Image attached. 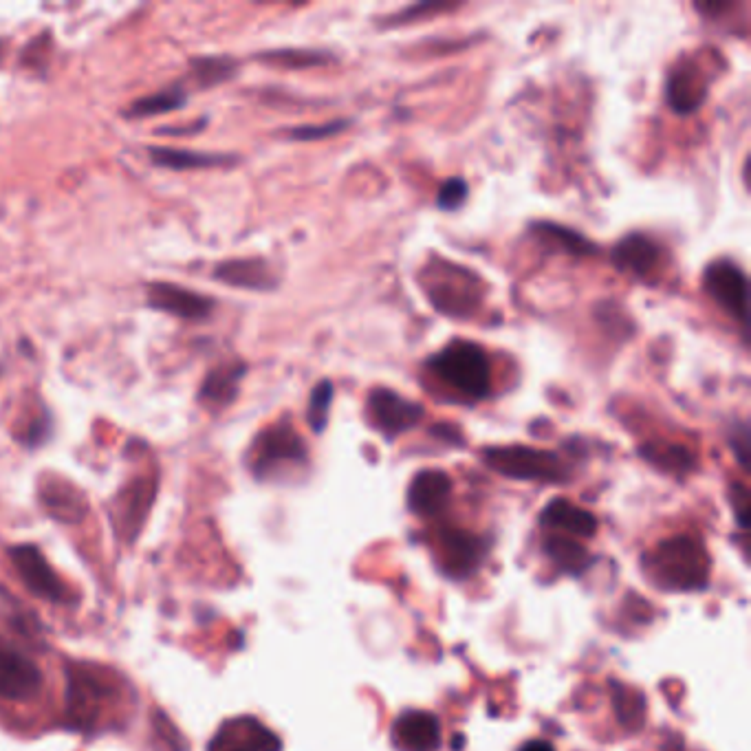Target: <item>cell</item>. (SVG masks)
Masks as SVG:
<instances>
[{
    "label": "cell",
    "mask_w": 751,
    "mask_h": 751,
    "mask_svg": "<svg viewBox=\"0 0 751 751\" xmlns=\"http://www.w3.org/2000/svg\"><path fill=\"white\" fill-rule=\"evenodd\" d=\"M368 415L379 432L386 434L388 439H395L419 426L426 412L417 401H410L388 388H375L368 395Z\"/></svg>",
    "instance_id": "7"
},
{
    "label": "cell",
    "mask_w": 751,
    "mask_h": 751,
    "mask_svg": "<svg viewBox=\"0 0 751 751\" xmlns=\"http://www.w3.org/2000/svg\"><path fill=\"white\" fill-rule=\"evenodd\" d=\"M245 364H225L214 368L203 379L199 390V401L212 410H223L232 404L238 393V384L245 377Z\"/></svg>",
    "instance_id": "19"
},
{
    "label": "cell",
    "mask_w": 751,
    "mask_h": 751,
    "mask_svg": "<svg viewBox=\"0 0 751 751\" xmlns=\"http://www.w3.org/2000/svg\"><path fill=\"white\" fill-rule=\"evenodd\" d=\"M734 507H736V514H738V522H740V527H747L749 525V494H747V489L745 487H740V485H736L734 487Z\"/></svg>",
    "instance_id": "33"
},
{
    "label": "cell",
    "mask_w": 751,
    "mask_h": 751,
    "mask_svg": "<svg viewBox=\"0 0 751 751\" xmlns=\"http://www.w3.org/2000/svg\"><path fill=\"white\" fill-rule=\"evenodd\" d=\"M148 304L152 309L177 315V318L190 322L210 318V313L214 311V302L208 296L170 285V282H152V285H148Z\"/></svg>",
    "instance_id": "10"
},
{
    "label": "cell",
    "mask_w": 751,
    "mask_h": 751,
    "mask_svg": "<svg viewBox=\"0 0 751 751\" xmlns=\"http://www.w3.org/2000/svg\"><path fill=\"white\" fill-rule=\"evenodd\" d=\"M661 258L659 245L644 234H628L613 249V263L619 271L633 276H648Z\"/></svg>",
    "instance_id": "18"
},
{
    "label": "cell",
    "mask_w": 751,
    "mask_h": 751,
    "mask_svg": "<svg viewBox=\"0 0 751 751\" xmlns=\"http://www.w3.org/2000/svg\"><path fill=\"white\" fill-rule=\"evenodd\" d=\"M483 461L494 472L516 481L562 483L569 478V467L555 452L527 448V445H496L483 452Z\"/></svg>",
    "instance_id": "3"
},
{
    "label": "cell",
    "mask_w": 751,
    "mask_h": 751,
    "mask_svg": "<svg viewBox=\"0 0 751 751\" xmlns=\"http://www.w3.org/2000/svg\"><path fill=\"white\" fill-rule=\"evenodd\" d=\"M40 496L45 507L62 522L80 520L86 514V503L82 494L71 483H64L60 478L42 485Z\"/></svg>",
    "instance_id": "21"
},
{
    "label": "cell",
    "mask_w": 751,
    "mask_h": 751,
    "mask_svg": "<svg viewBox=\"0 0 751 751\" xmlns=\"http://www.w3.org/2000/svg\"><path fill=\"white\" fill-rule=\"evenodd\" d=\"M188 102V93L181 86H172V89H163L159 93H152L135 100L126 111L128 117H152V115H166L183 108Z\"/></svg>",
    "instance_id": "24"
},
{
    "label": "cell",
    "mask_w": 751,
    "mask_h": 751,
    "mask_svg": "<svg viewBox=\"0 0 751 751\" xmlns=\"http://www.w3.org/2000/svg\"><path fill=\"white\" fill-rule=\"evenodd\" d=\"M439 547L443 569L454 578L472 575L485 558V542L463 529H443L439 533Z\"/></svg>",
    "instance_id": "11"
},
{
    "label": "cell",
    "mask_w": 751,
    "mask_h": 751,
    "mask_svg": "<svg viewBox=\"0 0 751 751\" xmlns=\"http://www.w3.org/2000/svg\"><path fill=\"white\" fill-rule=\"evenodd\" d=\"M12 562L18 569L20 578L27 584V589L31 593H36L40 597H45L49 602H67L69 600V591L64 589V584L53 569L47 564L45 555H42L36 547L31 544H23V547H14L12 551Z\"/></svg>",
    "instance_id": "9"
},
{
    "label": "cell",
    "mask_w": 751,
    "mask_h": 751,
    "mask_svg": "<svg viewBox=\"0 0 751 751\" xmlns=\"http://www.w3.org/2000/svg\"><path fill=\"white\" fill-rule=\"evenodd\" d=\"M393 743L401 751H437L441 747V723L430 712L408 710L393 723Z\"/></svg>",
    "instance_id": "13"
},
{
    "label": "cell",
    "mask_w": 751,
    "mask_h": 751,
    "mask_svg": "<svg viewBox=\"0 0 751 751\" xmlns=\"http://www.w3.org/2000/svg\"><path fill=\"white\" fill-rule=\"evenodd\" d=\"M210 751H280V738L256 718H234L221 727Z\"/></svg>",
    "instance_id": "12"
},
{
    "label": "cell",
    "mask_w": 751,
    "mask_h": 751,
    "mask_svg": "<svg viewBox=\"0 0 751 751\" xmlns=\"http://www.w3.org/2000/svg\"><path fill=\"white\" fill-rule=\"evenodd\" d=\"M428 368L467 399H483L492 390V368L478 344L452 342L430 359Z\"/></svg>",
    "instance_id": "2"
},
{
    "label": "cell",
    "mask_w": 751,
    "mask_h": 751,
    "mask_svg": "<svg viewBox=\"0 0 751 751\" xmlns=\"http://www.w3.org/2000/svg\"><path fill=\"white\" fill-rule=\"evenodd\" d=\"M518 751H555L549 740H529V743L522 745Z\"/></svg>",
    "instance_id": "35"
},
{
    "label": "cell",
    "mask_w": 751,
    "mask_h": 751,
    "mask_svg": "<svg viewBox=\"0 0 751 751\" xmlns=\"http://www.w3.org/2000/svg\"><path fill=\"white\" fill-rule=\"evenodd\" d=\"M333 384L329 379H324L318 386L313 388L311 399H309V423L315 432H322L326 428V421H329V412L333 404Z\"/></svg>",
    "instance_id": "28"
},
{
    "label": "cell",
    "mask_w": 751,
    "mask_h": 751,
    "mask_svg": "<svg viewBox=\"0 0 751 751\" xmlns=\"http://www.w3.org/2000/svg\"><path fill=\"white\" fill-rule=\"evenodd\" d=\"M234 75H236V62L232 58L212 56V58L192 60V78L197 80L203 89H210V86L232 80Z\"/></svg>",
    "instance_id": "26"
},
{
    "label": "cell",
    "mask_w": 751,
    "mask_h": 751,
    "mask_svg": "<svg viewBox=\"0 0 751 751\" xmlns=\"http://www.w3.org/2000/svg\"><path fill=\"white\" fill-rule=\"evenodd\" d=\"M467 194H470V190H467V183L463 179H450L441 185L437 205L445 212H454L465 203Z\"/></svg>",
    "instance_id": "30"
},
{
    "label": "cell",
    "mask_w": 751,
    "mask_h": 751,
    "mask_svg": "<svg viewBox=\"0 0 751 751\" xmlns=\"http://www.w3.org/2000/svg\"><path fill=\"white\" fill-rule=\"evenodd\" d=\"M533 232H536L538 236H544L551 245H558L562 252H569L573 256H589V254L595 252L593 243L586 241L582 234L567 230V227L540 223V225L533 227Z\"/></svg>",
    "instance_id": "27"
},
{
    "label": "cell",
    "mask_w": 751,
    "mask_h": 751,
    "mask_svg": "<svg viewBox=\"0 0 751 751\" xmlns=\"http://www.w3.org/2000/svg\"><path fill=\"white\" fill-rule=\"evenodd\" d=\"M544 553H547L562 571L569 573H582L591 562L589 551L584 549V544L580 540L560 536V533H551V536L544 540Z\"/></svg>",
    "instance_id": "22"
},
{
    "label": "cell",
    "mask_w": 751,
    "mask_h": 751,
    "mask_svg": "<svg viewBox=\"0 0 751 751\" xmlns=\"http://www.w3.org/2000/svg\"><path fill=\"white\" fill-rule=\"evenodd\" d=\"M641 456L652 465H657L659 470L670 474H688L696 465L694 454L690 450L672 443H648L641 448Z\"/></svg>",
    "instance_id": "23"
},
{
    "label": "cell",
    "mask_w": 751,
    "mask_h": 751,
    "mask_svg": "<svg viewBox=\"0 0 751 751\" xmlns=\"http://www.w3.org/2000/svg\"><path fill=\"white\" fill-rule=\"evenodd\" d=\"M540 525L553 533H569V538H593L597 533V518L564 498H555L542 509Z\"/></svg>",
    "instance_id": "17"
},
{
    "label": "cell",
    "mask_w": 751,
    "mask_h": 751,
    "mask_svg": "<svg viewBox=\"0 0 751 751\" xmlns=\"http://www.w3.org/2000/svg\"><path fill=\"white\" fill-rule=\"evenodd\" d=\"M152 498H155V483L141 481L130 485L122 494V503H119V511H122V522L126 527L133 525V531L139 529L141 520L146 516V509L150 507Z\"/></svg>",
    "instance_id": "25"
},
{
    "label": "cell",
    "mask_w": 751,
    "mask_h": 751,
    "mask_svg": "<svg viewBox=\"0 0 751 751\" xmlns=\"http://www.w3.org/2000/svg\"><path fill=\"white\" fill-rule=\"evenodd\" d=\"M214 278L223 285L247 291H271L278 285L274 269L263 258H234L225 260L214 269Z\"/></svg>",
    "instance_id": "15"
},
{
    "label": "cell",
    "mask_w": 751,
    "mask_h": 751,
    "mask_svg": "<svg viewBox=\"0 0 751 751\" xmlns=\"http://www.w3.org/2000/svg\"><path fill=\"white\" fill-rule=\"evenodd\" d=\"M150 157H152V163H155V166L170 168V170L216 168V166H225V163L234 161V157H230V155H214V152L166 148V146L150 148Z\"/></svg>",
    "instance_id": "20"
},
{
    "label": "cell",
    "mask_w": 751,
    "mask_h": 751,
    "mask_svg": "<svg viewBox=\"0 0 751 751\" xmlns=\"http://www.w3.org/2000/svg\"><path fill=\"white\" fill-rule=\"evenodd\" d=\"M705 291L740 324L747 322V278L734 263L718 260L705 269Z\"/></svg>",
    "instance_id": "8"
},
{
    "label": "cell",
    "mask_w": 751,
    "mask_h": 751,
    "mask_svg": "<svg viewBox=\"0 0 751 751\" xmlns=\"http://www.w3.org/2000/svg\"><path fill=\"white\" fill-rule=\"evenodd\" d=\"M307 463V445L289 423L267 428L252 448V470L258 478H271Z\"/></svg>",
    "instance_id": "4"
},
{
    "label": "cell",
    "mask_w": 751,
    "mask_h": 751,
    "mask_svg": "<svg viewBox=\"0 0 751 751\" xmlns=\"http://www.w3.org/2000/svg\"><path fill=\"white\" fill-rule=\"evenodd\" d=\"M707 84L701 75V69L692 62H681L668 78V104L674 113L692 115L699 111L705 102Z\"/></svg>",
    "instance_id": "16"
},
{
    "label": "cell",
    "mask_w": 751,
    "mask_h": 751,
    "mask_svg": "<svg viewBox=\"0 0 751 751\" xmlns=\"http://www.w3.org/2000/svg\"><path fill=\"white\" fill-rule=\"evenodd\" d=\"M456 5H450V3H421V5H410L408 9H404V12H399L397 16H393L395 25H404V23H410V20H417V16L421 14H441V12H452Z\"/></svg>",
    "instance_id": "31"
},
{
    "label": "cell",
    "mask_w": 751,
    "mask_h": 751,
    "mask_svg": "<svg viewBox=\"0 0 751 751\" xmlns=\"http://www.w3.org/2000/svg\"><path fill=\"white\" fill-rule=\"evenodd\" d=\"M452 494L450 476L441 470L419 472L408 487V507L412 514L432 518L448 507Z\"/></svg>",
    "instance_id": "14"
},
{
    "label": "cell",
    "mask_w": 751,
    "mask_h": 751,
    "mask_svg": "<svg viewBox=\"0 0 751 751\" xmlns=\"http://www.w3.org/2000/svg\"><path fill=\"white\" fill-rule=\"evenodd\" d=\"M432 307L454 318H467L481 302L478 282H472V274L461 267H443L430 282H426Z\"/></svg>",
    "instance_id": "5"
},
{
    "label": "cell",
    "mask_w": 751,
    "mask_h": 751,
    "mask_svg": "<svg viewBox=\"0 0 751 751\" xmlns=\"http://www.w3.org/2000/svg\"><path fill=\"white\" fill-rule=\"evenodd\" d=\"M42 690V672L23 650L0 639V701L27 703Z\"/></svg>",
    "instance_id": "6"
},
{
    "label": "cell",
    "mask_w": 751,
    "mask_h": 751,
    "mask_svg": "<svg viewBox=\"0 0 751 751\" xmlns=\"http://www.w3.org/2000/svg\"><path fill=\"white\" fill-rule=\"evenodd\" d=\"M732 448L736 450V456H738L740 465L747 467V459H749V432H747L745 426L740 428V434H738V437H734Z\"/></svg>",
    "instance_id": "34"
},
{
    "label": "cell",
    "mask_w": 751,
    "mask_h": 751,
    "mask_svg": "<svg viewBox=\"0 0 751 751\" xmlns=\"http://www.w3.org/2000/svg\"><path fill=\"white\" fill-rule=\"evenodd\" d=\"M648 578L666 591H696L710 580V555L701 538L672 536L644 558Z\"/></svg>",
    "instance_id": "1"
},
{
    "label": "cell",
    "mask_w": 751,
    "mask_h": 751,
    "mask_svg": "<svg viewBox=\"0 0 751 751\" xmlns=\"http://www.w3.org/2000/svg\"><path fill=\"white\" fill-rule=\"evenodd\" d=\"M344 126H346L344 122H333V124H329V126H320V128H315V126H304V128L291 130V137L302 139V141H309V139H318V137H326V135L340 133V130H342Z\"/></svg>",
    "instance_id": "32"
},
{
    "label": "cell",
    "mask_w": 751,
    "mask_h": 751,
    "mask_svg": "<svg viewBox=\"0 0 751 751\" xmlns=\"http://www.w3.org/2000/svg\"><path fill=\"white\" fill-rule=\"evenodd\" d=\"M263 62L280 64V67H313V64L326 62L324 56H318L315 51H269L260 56Z\"/></svg>",
    "instance_id": "29"
}]
</instances>
